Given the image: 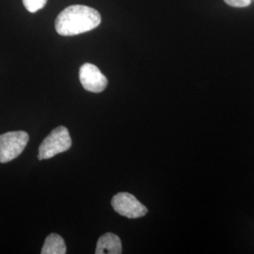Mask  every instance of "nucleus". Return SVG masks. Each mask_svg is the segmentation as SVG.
I'll list each match as a JSON object with an SVG mask.
<instances>
[{"mask_svg": "<svg viewBox=\"0 0 254 254\" xmlns=\"http://www.w3.org/2000/svg\"><path fill=\"white\" fill-rule=\"evenodd\" d=\"M72 146V139L66 127H59L52 130L39 148V160L52 158L56 154L68 151Z\"/></svg>", "mask_w": 254, "mask_h": 254, "instance_id": "obj_2", "label": "nucleus"}, {"mask_svg": "<svg viewBox=\"0 0 254 254\" xmlns=\"http://www.w3.org/2000/svg\"><path fill=\"white\" fill-rule=\"evenodd\" d=\"M42 254H65L66 245L64 238L57 234H51L46 237L45 244L41 251Z\"/></svg>", "mask_w": 254, "mask_h": 254, "instance_id": "obj_7", "label": "nucleus"}, {"mask_svg": "<svg viewBox=\"0 0 254 254\" xmlns=\"http://www.w3.org/2000/svg\"><path fill=\"white\" fill-rule=\"evenodd\" d=\"M29 136L25 131H12L0 135V162L7 163L18 157L26 148Z\"/></svg>", "mask_w": 254, "mask_h": 254, "instance_id": "obj_3", "label": "nucleus"}, {"mask_svg": "<svg viewBox=\"0 0 254 254\" xmlns=\"http://www.w3.org/2000/svg\"><path fill=\"white\" fill-rule=\"evenodd\" d=\"M100 24V13L96 9L83 5H73L65 8L58 15L55 28L62 36H74L91 31Z\"/></svg>", "mask_w": 254, "mask_h": 254, "instance_id": "obj_1", "label": "nucleus"}, {"mask_svg": "<svg viewBox=\"0 0 254 254\" xmlns=\"http://www.w3.org/2000/svg\"><path fill=\"white\" fill-rule=\"evenodd\" d=\"M122 242L118 236L108 233L101 236L96 246V254H121L123 253Z\"/></svg>", "mask_w": 254, "mask_h": 254, "instance_id": "obj_6", "label": "nucleus"}, {"mask_svg": "<svg viewBox=\"0 0 254 254\" xmlns=\"http://www.w3.org/2000/svg\"><path fill=\"white\" fill-rule=\"evenodd\" d=\"M47 0H23L25 8L31 13L37 12L38 10L45 8Z\"/></svg>", "mask_w": 254, "mask_h": 254, "instance_id": "obj_8", "label": "nucleus"}, {"mask_svg": "<svg viewBox=\"0 0 254 254\" xmlns=\"http://www.w3.org/2000/svg\"><path fill=\"white\" fill-rule=\"evenodd\" d=\"M79 79L86 91L99 93L108 86L107 77L101 73L99 68L94 64H85L79 70Z\"/></svg>", "mask_w": 254, "mask_h": 254, "instance_id": "obj_5", "label": "nucleus"}, {"mask_svg": "<svg viewBox=\"0 0 254 254\" xmlns=\"http://www.w3.org/2000/svg\"><path fill=\"white\" fill-rule=\"evenodd\" d=\"M224 2L235 8H245L251 5L252 0H224Z\"/></svg>", "mask_w": 254, "mask_h": 254, "instance_id": "obj_9", "label": "nucleus"}, {"mask_svg": "<svg viewBox=\"0 0 254 254\" xmlns=\"http://www.w3.org/2000/svg\"><path fill=\"white\" fill-rule=\"evenodd\" d=\"M113 209L128 218H138L144 217L148 210L145 206L136 200V197L127 192H120L111 200Z\"/></svg>", "mask_w": 254, "mask_h": 254, "instance_id": "obj_4", "label": "nucleus"}]
</instances>
